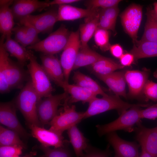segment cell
I'll return each mask as SVG.
<instances>
[{"label":"cell","instance_id":"obj_1","mask_svg":"<svg viewBox=\"0 0 157 157\" xmlns=\"http://www.w3.org/2000/svg\"><path fill=\"white\" fill-rule=\"evenodd\" d=\"M39 99L31 79L27 82L14 101L16 106L22 113L27 125L41 127L37 112Z\"/></svg>","mask_w":157,"mask_h":157},{"label":"cell","instance_id":"obj_2","mask_svg":"<svg viewBox=\"0 0 157 157\" xmlns=\"http://www.w3.org/2000/svg\"><path fill=\"white\" fill-rule=\"evenodd\" d=\"M149 104H131L126 102L116 95H108L101 98L97 97L89 103L87 110L84 112L86 119L112 110H115L119 115L130 108L134 107H148Z\"/></svg>","mask_w":157,"mask_h":157},{"label":"cell","instance_id":"obj_3","mask_svg":"<svg viewBox=\"0 0 157 157\" xmlns=\"http://www.w3.org/2000/svg\"><path fill=\"white\" fill-rule=\"evenodd\" d=\"M140 107H131L122 113L115 120L105 124L97 125L96 127L98 135L101 136L118 130L128 132L134 131L135 125L142 119Z\"/></svg>","mask_w":157,"mask_h":157},{"label":"cell","instance_id":"obj_4","mask_svg":"<svg viewBox=\"0 0 157 157\" xmlns=\"http://www.w3.org/2000/svg\"><path fill=\"white\" fill-rule=\"evenodd\" d=\"M70 34L68 29L62 24L45 39L28 47L27 48L44 54L54 55L63 50L67 42Z\"/></svg>","mask_w":157,"mask_h":157},{"label":"cell","instance_id":"obj_5","mask_svg":"<svg viewBox=\"0 0 157 157\" xmlns=\"http://www.w3.org/2000/svg\"><path fill=\"white\" fill-rule=\"evenodd\" d=\"M29 61L27 65L28 71L39 100L51 95L53 89L50 79L42 65L38 63L32 51L30 55Z\"/></svg>","mask_w":157,"mask_h":157},{"label":"cell","instance_id":"obj_6","mask_svg":"<svg viewBox=\"0 0 157 157\" xmlns=\"http://www.w3.org/2000/svg\"><path fill=\"white\" fill-rule=\"evenodd\" d=\"M69 97L65 100L63 110L49 123V130L61 133L76 125L84 118V112H78L75 105H68Z\"/></svg>","mask_w":157,"mask_h":157},{"label":"cell","instance_id":"obj_7","mask_svg":"<svg viewBox=\"0 0 157 157\" xmlns=\"http://www.w3.org/2000/svg\"><path fill=\"white\" fill-rule=\"evenodd\" d=\"M66 92L43 98L37 104V109L38 117L41 127L49 124L58 114V108L61 102L68 97Z\"/></svg>","mask_w":157,"mask_h":157},{"label":"cell","instance_id":"obj_8","mask_svg":"<svg viewBox=\"0 0 157 157\" xmlns=\"http://www.w3.org/2000/svg\"><path fill=\"white\" fill-rule=\"evenodd\" d=\"M79 30L70 33L67 42L60 56V61L63 69L65 81L68 82L76 56L80 49Z\"/></svg>","mask_w":157,"mask_h":157},{"label":"cell","instance_id":"obj_9","mask_svg":"<svg viewBox=\"0 0 157 157\" xmlns=\"http://www.w3.org/2000/svg\"><path fill=\"white\" fill-rule=\"evenodd\" d=\"M122 25L126 32L132 39L134 45L137 43L138 33L142 18V7L133 4L120 15Z\"/></svg>","mask_w":157,"mask_h":157},{"label":"cell","instance_id":"obj_10","mask_svg":"<svg viewBox=\"0 0 157 157\" xmlns=\"http://www.w3.org/2000/svg\"><path fill=\"white\" fill-rule=\"evenodd\" d=\"M17 108L14 101L1 102L0 122L16 132L22 138L26 140L30 135L19 122L16 115Z\"/></svg>","mask_w":157,"mask_h":157},{"label":"cell","instance_id":"obj_11","mask_svg":"<svg viewBox=\"0 0 157 157\" xmlns=\"http://www.w3.org/2000/svg\"><path fill=\"white\" fill-rule=\"evenodd\" d=\"M58 21V11L51 9L39 15L26 16L19 20L18 24H27L35 28L39 33H49L51 32Z\"/></svg>","mask_w":157,"mask_h":157},{"label":"cell","instance_id":"obj_12","mask_svg":"<svg viewBox=\"0 0 157 157\" xmlns=\"http://www.w3.org/2000/svg\"><path fill=\"white\" fill-rule=\"evenodd\" d=\"M135 127V138L141 147L152 157H157V131L155 127L147 128L141 121Z\"/></svg>","mask_w":157,"mask_h":157},{"label":"cell","instance_id":"obj_13","mask_svg":"<svg viewBox=\"0 0 157 157\" xmlns=\"http://www.w3.org/2000/svg\"><path fill=\"white\" fill-rule=\"evenodd\" d=\"M27 125L31 130L32 135L45 147H64L68 142L64 140L62 133L34 125Z\"/></svg>","mask_w":157,"mask_h":157},{"label":"cell","instance_id":"obj_14","mask_svg":"<svg viewBox=\"0 0 157 157\" xmlns=\"http://www.w3.org/2000/svg\"><path fill=\"white\" fill-rule=\"evenodd\" d=\"M109 144L113 148L116 157H139V149L140 146L135 142H130L121 138L116 132L106 135Z\"/></svg>","mask_w":157,"mask_h":157},{"label":"cell","instance_id":"obj_15","mask_svg":"<svg viewBox=\"0 0 157 157\" xmlns=\"http://www.w3.org/2000/svg\"><path fill=\"white\" fill-rule=\"evenodd\" d=\"M150 73V71L147 69L142 71L128 70L125 72V77L129 87L130 97L138 98L141 95Z\"/></svg>","mask_w":157,"mask_h":157},{"label":"cell","instance_id":"obj_16","mask_svg":"<svg viewBox=\"0 0 157 157\" xmlns=\"http://www.w3.org/2000/svg\"><path fill=\"white\" fill-rule=\"evenodd\" d=\"M24 66L19 63L13 61L10 58L7 62L6 78L8 83L11 90L14 89L21 90L24 83L29 80L28 71L24 68Z\"/></svg>","mask_w":157,"mask_h":157},{"label":"cell","instance_id":"obj_17","mask_svg":"<svg viewBox=\"0 0 157 157\" xmlns=\"http://www.w3.org/2000/svg\"><path fill=\"white\" fill-rule=\"evenodd\" d=\"M49 1L37 0H17L10 7L14 19L18 21L36 11H41L50 6Z\"/></svg>","mask_w":157,"mask_h":157},{"label":"cell","instance_id":"obj_18","mask_svg":"<svg viewBox=\"0 0 157 157\" xmlns=\"http://www.w3.org/2000/svg\"><path fill=\"white\" fill-rule=\"evenodd\" d=\"M42 66L50 80L57 85L65 81L63 69L60 61L54 55L42 53L40 56Z\"/></svg>","mask_w":157,"mask_h":157},{"label":"cell","instance_id":"obj_19","mask_svg":"<svg viewBox=\"0 0 157 157\" xmlns=\"http://www.w3.org/2000/svg\"><path fill=\"white\" fill-rule=\"evenodd\" d=\"M98 10V9H83L67 4L60 5L58 10V21L89 17L97 14Z\"/></svg>","mask_w":157,"mask_h":157},{"label":"cell","instance_id":"obj_20","mask_svg":"<svg viewBox=\"0 0 157 157\" xmlns=\"http://www.w3.org/2000/svg\"><path fill=\"white\" fill-rule=\"evenodd\" d=\"M58 85L70 95L68 101L69 104L78 101H81L83 104L89 103L97 97V95L89 90L76 84H70L65 81Z\"/></svg>","mask_w":157,"mask_h":157},{"label":"cell","instance_id":"obj_21","mask_svg":"<svg viewBox=\"0 0 157 157\" xmlns=\"http://www.w3.org/2000/svg\"><path fill=\"white\" fill-rule=\"evenodd\" d=\"M125 72H114L105 75L96 74V75L99 79L107 85L115 95L122 96L127 99V97L126 91V82L125 77Z\"/></svg>","mask_w":157,"mask_h":157},{"label":"cell","instance_id":"obj_22","mask_svg":"<svg viewBox=\"0 0 157 157\" xmlns=\"http://www.w3.org/2000/svg\"><path fill=\"white\" fill-rule=\"evenodd\" d=\"M15 40L24 47H27L40 40L38 31L33 27L27 24H18L13 28Z\"/></svg>","mask_w":157,"mask_h":157},{"label":"cell","instance_id":"obj_23","mask_svg":"<svg viewBox=\"0 0 157 157\" xmlns=\"http://www.w3.org/2000/svg\"><path fill=\"white\" fill-rule=\"evenodd\" d=\"M13 0H0V31L5 37H11L15 25L14 17L10 6Z\"/></svg>","mask_w":157,"mask_h":157},{"label":"cell","instance_id":"obj_24","mask_svg":"<svg viewBox=\"0 0 157 157\" xmlns=\"http://www.w3.org/2000/svg\"><path fill=\"white\" fill-rule=\"evenodd\" d=\"M5 40L3 43L5 50L10 56L15 58L18 63L24 66L29 60L31 50L26 49L11 37L6 38Z\"/></svg>","mask_w":157,"mask_h":157},{"label":"cell","instance_id":"obj_25","mask_svg":"<svg viewBox=\"0 0 157 157\" xmlns=\"http://www.w3.org/2000/svg\"><path fill=\"white\" fill-rule=\"evenodd\" d=\"M75 125L67 130V134L74 149L76 157H81L89 146L87 139Z\"/></svg>","mask_w":157,"mask_h":157},{"label":"cell","instance_id":"obj_26","mask_svg":"<svg viewBox=\"0 0 157 157\" xmlns=\"http://www.w3.org/2000/svg\"><path fill=\"white\" fill-rule=\"evenodd\" d=\"M99 19V12L91 17L86 18L84 23L79 28L80 47L88 46V43L98 28Z\"/></svg>","mask_w":157,"mask_h":157},{"label":"cell","instance_id":"obj_27","mask_svg":"<svg viewBox=\"0 0 157 157\" xmlns=\"http://www.w3.org/2000/svg\"><path fill=\"white\" fill-rule=\"evenodd\" d=\"M119 12L118 6L101 9L99 11L98 27L115 32L116 19Z\"/></svg>","mask_w":157,"mask_h":157},{"label":"cell","instance_id":"obj_28","mask_svg":"<svg viewBox=\"0 0 157 157\" xmlns=\"http://www.w3.org/2000/svg\"><path fill=\"white\" fill-rule=\"evenodd\" d=\"M144 33L140 41L157 43V15L153 9L148 7Z\"/></svg>","mask_w":157,"mask_h":157},{"label":"cell","instance_id":"obj_29","mask_svg":"<svg viewBox=\"0 0 157 157\" xmlns=\"http://www.w3.org/2000/svg\"><path fill=\"white\" fill-rule=\"evenodd\" d=\"M5 39V36L2 35L0 40V92L2 94L8 93L11 90L6 78L7 65L9 57L3 46Z\"/></svg>","mask_w":157,"mask_h":157},{"label":"cell","instance_id":"obj_30","mask_svg":"<svg viewBox=\"0 0 157 157\" xmlns=\"http://www.w3.org/2000/svg\"><path fill=\"white\" fill-rule=\"evenodd\" d=\"M130 53L133 56L136 60L157 57V43L138 40L136 44L134 45Z\"/></svg>","mask_w":157,"mask_h":157},{"label":"cell","instance_id":"obj_31","mask_svg":"<svg viewBox=\"0 0 157 157\" xmlns=\"http://www.w3.org/2000/svg\"><path fill=\"white\" fill-rule=\"evenodd\" d=\"M102 56L91 49L88 46L80 47L75 60L72 70L92 65Z\"/></svg>","mask_w":157,"mask_h":157},{"label":"cell","instance_id":"obj_32","mask_svg":"<svg viewBox=\"0 0 157 157\" xmlns=\"http://www.w3.org/2000/svg\"><path fill=\"white\" fill-rule=\"evenodd\" d=\"M73 79L76 85L89 90L97 95L104 96L108 95L96 81L79 71L74 72Z\"/></svg>","mask_w":157,"mask_h":157},{"label":"cell","instance_id":"obj_33","mask_svg":"<svg viewBox=\"0 0 157 157\" xmlns=\"http://www.w3.org/2000/svg\"><path fill=\"white\" fill-rule=\"evenodd\" d=\"M92 66L95 74L103 75L110 74L124 67L112 59L103 56Z\"/></svg>","mask_w":157,"mask_h":157},{"label":"cell","instance_id":"obj_34","mask_svg":"<svg viewBox=\"0 0 157 157\" xmlns=\"http://www.w3.org/2000/svg\"><path fill=\"white\" fill-rule=\"evenodd\" d=\"M15 132L0 126V146H18L26 149L27 146Z\"/></svg>","mask_w":157,"mask_h":157},{"label":"cell","instance_id":"obj_35","mask_svg":"<svg viewBox=\"0 0 157 157\" xmlns=\"http://www.w3.org/2000/svg\"><path fill=\"white\" fill-rule=\"evenodd\" d=\"M94 42L100 49L103 51L109 50V33L108 30L98 27L94 34Z\"/></svg>","mask_w":157,"mask_h":157},{"label":"cell","instance_id":"obj_36","mask_svg":"<svg viewBox=\"0 0 157 157\" xmlns=\"http://www.w3.org/2000/svg\"><path fill=\"white\" fill-rule=\"evenodd\" d=\"M38 148L44 152L46 157H71L69 152L65 147L51 149L41 144Z\"/></svg>","mask_w":157,"mask_h":157},{"label":"cell","instance_id":"obj_37","mask_svg":"<svg viewBox=\"0 0 157 157\" xmlns=\"http://www.w3.org/2000/svg\"><path fill=\"white\" fill-rule=\"evenodd\" d=\"M120 0H91L86 3L88 8L97 9L98 8L105 9L117 6Z\"/></svg>","mask_w":157,"mask_h":157},{"label":"cell","instance_id":"obj_38","mask_svg":"<svg viewBox=\"0 0 157 157\" xmlns=\"http://www.w3.org/2000/svg\"><path fill=\"white\" fill-rule=\"evenodd\" d=\"M143 93L146 101L150 100L157 103V83L148 80L144 86Z\"/></svg>","mask_w":157,"mask_h":157},{"label":"cell","instance_id":"obj_39","mask_svg":"<svg viewBox=\"0 0 157 157\" xmlns=\"http://www.w3.org/2000/svg\"><path fill=\"white\" fill-rule=\"evenodd\" d=\"M23 148L18 146H0V157H18Z\"/></svg>","mask_w":157,"mask_h":157},{"label":"cell","instance_id":"obj_40","mask_svg":"<svg viewBox=\"0 0 157 157\" xmlns=\"http://www.w3.org/2000/svg\"><path fill=\"white\" fill-rule=\"evenodd\" d=\"M110 144L108 145L106 149L101 151L89 146L81 157H109L110 151L109 149Z\"/></svg>","mask_w":157,"mask_h":157},{"label":"cell","instance_id":"obj_41","mask_svg":"<svg viewBox=\"0 0 157 157\" xmlns=\"http://www.w3.org/2000/svg\"><path fill=\"white\" fill-rule=\"evenodd\" d=\"M141 119L154 120L157 118V104L150 106L144 109L141 110Z\"/></svg>","mask_w":157,"mask_h":157},{"label":"cell","instance_id":"obj_42","mask_svg":"<svg viewBox=\"0 0 157 157\" xmlns=\"http://www.w3.org/2000/svg\"><path fill=\"white\" fill-rule=\"evenodd\" d=\"M120 64L125 66H129L133 62L134 59L133 56L130 53L123 54L119 58Z\"/></svg>","mask_w":157,"mask_h":157},{"label":"cell","instance_id":"obj_43","mask_svg":"<svg viewBox=\"0 0 157 157\" xmlns=\"http://www.w3.org/2000/svg\"><path fill=\"white\" fill-rule=\"evenodd\" d=\"M109 50L112 55L117 58H120L123 54V49L119 44L111 45Z\"/></svg>","mask_w":157,"mask_h":157},{"label":"cell","instance_id":"obj_44","mask_svg":"<svg viewBox=\"0 0 157 157\" xmlns=\"http://www.w3.org/2000/svg\"><path fill=\"white\" fill-rule=\"evenodd\" d=\"M79 1L80 0H54L49 1V4L50 6L55 5H58L60 6L70 4Z\"/></svg>","mask_w":157,"mask_h":157},{"label":"cell","instance_id":"obj_45","mask_svg":"<svg viewBox=\"0 0 157 157\" xmlns=\"http://www.w3.org/2000/svg\"><path fill=\"white\" fill-rule=\"evenodd\" d=\"M141 149V152L139 157H152V156L142 149Z\"/></svg>","mask_w":157,"mask_h":157},{"label":"cell","instance_id":"obj_46","mask_svg":"<svg viewBox=\"0 0 157 157\" xmlns=\"http://www.w3.org/2000/svg\"><path fill=\"white\" fill-rule=\"evenodd\" d=\"M154 8L153 9L154 11L157 15V2L154 3Z\"/></svg>","mask_w":157,"mask_h":157},{"label":"cell","instance_id":"obj_47","mask_svg":"<svg viewBox=\"0 0 157 157\" xmlns=\"http://www.w3.org/2000/svg\"><path fill=\"white\" fill-rule=\"evenodd\" d=\"M154 76L157 79V69L153 73Z\"/></svg>","mask_w":157,"mask_h":157},{"label":"cell","instance_id":"obj_48","mask_svg":"<svg viewBox=\"0 0 157 157\" xmlns=\"http://www.w3.org/2000/svg\"><path fill=\"white\" fill-rule=\"evenodd\" d=\"M33 157V156L31 154H27L25 156L22 157Z\"/></svg>","mask_w":157,"mask_h":157},{"label":"cell","instance_id":"obj_49","mask_svg":"<svg viewBox=\"0 0 157 157\" xmlns=\"http://www.w3.org/2000/svg\"><path fill=\"white\" fill-rule=\"evenodd\" d=\"M39 157H46L44 155H43L40 156Z\"/></svg>","mask_w":157,"mask_h":157},{"label":"cell","instance_id":"obj_50","mask_svg":"<svg viewBox=\"0 0 157 157\" xmlns=\"http://www.w3.org/2000/svg\"><path fill=\"white\" fill-rule=\"evenodd\" d=\"M155 128L156 130L157 131V126L156 127H155Z\"/></svg>","mask_w":157,"mask_h":157},{"label":"cell","instance_id":"obj_51","mask_svg":"<svg viewBox=\"0 0 157 157\" xmlns=\"http://www.w3.org/2000/svg\"><path fill=\"white\" fill-rule=\"evenodd\" d=\"M114 157H115V156H114Z\"/></svg>","mask_w":157,"mask_h":157}]
</instances>
